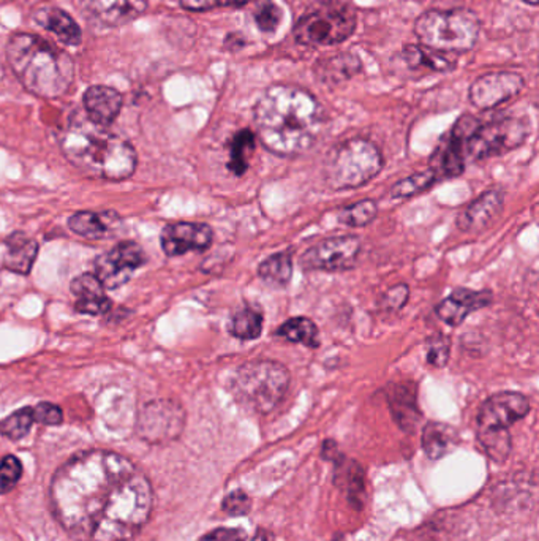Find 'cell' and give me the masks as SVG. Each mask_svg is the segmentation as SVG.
Wrapping results in <instances>:
<instances>
[{"mask_svg":"<svg viewBox=\"0 0 539 541\" xmlns=\"http://www.w3.org/2000/svg\"><path fill=\"white\" fill-rule=\"evenodd\" d=\"M530 401L515 391H502L491 396L479 408L476 437L485 455L495 463H504L511 451L509 427L527 416Z\"/></svg>","mask_w":539,"mask_h":541,"instance_id":"8992f818","label":"cell"},{"mask_svg":"<svg viewBox=\"0 0 539 541\" xmlns=\"http://www.w3.org/2000/svg\"><path fill=\"white\" fill-rule=\"evenodd\" d=\"M265 318L260 310L244 307L231 316L228 331L241 341H255L260 337L265 326Z\"/></svg>","mask_w":539,"mask_h":541,"instance_id":"1f68e13d","label":"cell"},{"mask_svg":"<svg viewBox=\"0 0 539 541\" xmlns=\"http://www.w3.org/2000/svg\"><path fill=\"white\" fill-rule=\"evenodd\" d=\"M494 295L489 290H470L455 288L440 305H436L435 314L449 326H459L472 316L473 312L484 309L492 305Z\"/></svg>","mask_w":539,"mask_h":541,"instance_id":"2e32d148","label":"cell"},{"mask_svg":"<svg viewBox=\"0 0 539 541\" xmlns=\"http://www.w3.org/2000/svg\"><path fill=\"white\" fill-rule=\"evenodd\" d=\"M79 5L94 23L117 27L140 18L147 8V0H79Z\"/></svg>","mask_w":539,"mask_h":541,"instance_id":"e0dca14e","label":"cell"},{"mask_svg":"<svg viewBox=\"0 0 539 541\" xmlns=\"http://www.w3.org/2000/svg\"><path fill=\"white\" fill-rule=\"evenodd\" d=\"M254 18L261 32L274 34L279 29L282 10L273 0H255Z\"/></svg>","mask_w":539,"mask_h":541,"instance_id":"8d00e7d4","label":"cell"},{"mask_svg":"<svg viewBox=\"0 0 539 541\" xmlns=\"http://www.w3.org/2000/svg\"><path fill=\"white\" fill-rule=\"evenodd\" d=\"M378 214V206L374 200H363L353 203L348 206L340 207L337 211V219L340 224L352 228H361L369 225L375 220Z\"/></svg>","mask_w":539,"mask_h":541,"instance_id":"e575fe53","label":"cell"},{"mask_svg":"<svg viewBox=\"0 0 539 541\" xmlns=\"http://www.w3.org/2000/svg\"><path fill=\"white\" fill-rule=\"evenodd\" d=\"M6 59L25 89L38 97H61L75 78L72 57L31 34H16L10 38Z\"/></svg>","mask_w":539,"mask_h":541,"instance_id":"277c9868","label":"cell"},{"mask_svg":"<svg viewBox=\"0 0 539 541\" xmlns=\"http://www.w3.org/2000/svg\"><path fill=\"white\" fill-rule=\"evenodd\" d=\"M479 31V19L468 10H432L421 15L414 25L421 45L438 53L472 49Z\"/></svg>","mask_w":539,"mask_h":541,"instance_id":"9c48e42d","label":"cell"},{"mask_svg":"<svg viewBox=\"0 0 539 541\" xmlns=\"http://www.w3.org/2000/svg\"><path fill=\"white\" fill-rule=\"evenodd\" d=\"M23 475V464L18 457L5 456L0 463V494H6L16 486Z\"/></svg>","mask_w":539,"mask_h":541,"instance_id":"f35d334b","label":"cell"},{"mask_svg":"<svg viewBox=\"0 0 539 541\" xmlns=\"http://www.w3.org/2000/svg\"><path fill=\"white\" fill-rule=\"evenodd\" d=\"M250 508H252V500L244 491H235L230 496H226L224 502H222V510L231 515V516L247 515Z\"/></svg>","mask_w":539,"mask_h":541,"instance_id":"b9f144b4","label":"cell"},{"mask_svg":"<svg viewBox=\"0 0 539 541\" xmlns=\"http://www.w3.org/2000/svg\"><path fill=\"white\" fill-rule=\"evenodd\" d=\"M465 151H464V138L461 130L453 127L446 140L438 146L431 158V170L435 171L436 176L442 181L444 177L459 176L465 170Z\"/></svg>","mask_w":539,"mask_h":541,"instance_id":"d6986e66","label":"cell"},{"mask_svg":"<svg viewBox=\"0 0 539 541\" xmlns=\"http://www.w3.org/2000/svg\"><path fill=\"white\" fill-rule=\"evenodd\" d=\"M36 21L67 45L75 46L81 43V31L78 25L73 21L70 15L62 12L59 8H49L36 13Z\"/></svg>","mask_w":539,"mask_h":541,"instance_id":"83f0119b","label":"cell"},{"mask_svg":"<svg viewBox=\"0 0 539 541\" xmlns=\"http://www.w3.org/2000/svg\"><path fill=\"white\" fill-rule=\"evenodd\" d=\"M34 423H35V420H34L32 408H21V410L10 415L8 418H5V420L0 423V432L5 437L12 438V440H19V438L27 436V432L31 431Z\"/></svg>","mask_w":539,"mask_h":541,"instance_id":"d590c367","label":"cell"},{"mask_svg":"<svg viewBox=\"0 0 539 541\" xmlns=\"http://www.w3.org/2000/svg\"><path fill=\"white\" fill-rule=\"evenodd\" d=\"M249 0H181V5L188 12H207L214 8H239Z\"/></svg>","mask_w":539,"mask_h":541,"instance_id":"60d3db41","label":"cell"},{"mask_svg":"<svg viewBox=\"0 0 539 541\" xmlns=\"http://www.w3.org/2000/svg\"><path fill=\"white\" fill-rule=\"evenodd\" d=\"M145 250L138 244L121 243L95 260V276L105 288H119L132 279L135 271L145 265Z\"/></svg>","mask_w":539,"mask_h":541,"instance_id":"4fadbf2b","label":"cell"},{"mask_svg":"<svg viewBox=\"0 0 539 541\" xmlns=\"http://www.w3.org/2000/svg\"><path fill=\"white\" fill-rule=\"evenodd\" d=\"M361 245V239L353 235L327 237L304 252L301 255V268L304 271L324 273L348 271L358 262Z\"/></svg>","mask_w":539,"mask_h":541,"instance_id":"8fae6325","label":"cell"},{"mask_svg":"<svg viewBox=\"0 0 539 541\" xmlns=\"http://www.w3.org/2000/svg\"><path fill=\"white\" fill-rule=\"evenodd\" d=\"M524 2H527L528 5H538L539 0H524Z\"/></svg>","mask_w":539,"mask_h":541,"instance_id":"bcb514c9","label":"cell"},{"mask_svg":"<svg viewBox=\"0 0 539 541\" xmlns=\"http://www.w3.org/2000/svg\"><path fill=\"white\" fill-rule=\"evenodd\" d=\"M388 401L397 425L404 431H412L421 420L416 395L410 385L393 384L388 389Z\"/></svg>","mask_w":539,"mask_h":541,"instance_id":"603a6c76","label":"cell"},{"mask_svg":"<svg viewBox=\"0 0 539 541\" xmlns=\"http://www.w3.org/2000/svg\"><path fill=\"white\" fill-rule=\"evenodd\" d=\"M211 226L201 222H176L165 226L160 235L162 249L168 256L185 255L188 252H203L213 244Z\"/></svg>","mask_w":539,"mask_h":541,"instance_id":"9a60e30c","label":"cell"},{"mask_svg":"<svg viewBox=\"0 0 539 541\" xmlns=\"http://www.w3.org/2000/svg\"><path fill=\"white\" fill-rule=\"evenodd\" d=\"M152 505L143 470L113 451L79 453L51 483L55 519L76 541L132 540L149 521Z\"/></svg>","mask_w":539,"mask_h":541,"instance_id":"6da1fadb","label":"cell"},{"mask_svg":"<svg viewBox=\"0 0 539 541\" xmlns=\"http://www.w3.org/2000/svg\"><path fill=\"white\" fill-rule=\"evenodd\" d=\"M356 10L346 0H318L294 25L299 45L322 48L340 45L356 31Z\"/></svg>","mask_w":539,"mask_h":541,"instance_id":"ba28073f","label":"cell"},{"mask_svg":"<svg viewBox=\"0 0 539 541\" xmlns=\"http://www.w3.org/2000/svg\"><path fill=\"white\" fill-rule=\"evenodd\" d=\"M73 296H75V309L81 314H89V316H100L104 312H108L111 307V301L105 295V286L97 279L95 274H81L75 277L70 286Z\"/></svg>","mask_w":539,"mask_h":541,"instance_id":"ffe728a7","label":"cell"},{"mask_svg":"<svg viewBox=\"0 0 539 541\" xmlns=\"http://www.w3.org/2000/svg\"><path fill=\"white\" fill-rule=\"evenodd\" d=\"M504 205V190L491 189L470 203L457 217V228L462 233L484 232L494 220L497 219Z\"/></svg>","mask_w":539,"mask_h":541,"instance_id":"ac0fdd59","label":"cell"},{"mask_svg":"<svg viewBox=\"0 0 539 541\" xmlns=\"http://www.w3.org/2000/svg\"><path fill=\"white\" fill-rule=\"evenodd\" d=\"M275 336L286 339L288 342H293V344H301V346L307 348H318L322 346L320 329L316 326V323L307 318V316L288 318L285 323H282L277 328Z\"/></svg>","mask_w":539,"mask_h":541,"instance_id":"4316f807","label":"cell"},{"mask_svg":"<svg viewBox=\"0 0 539 541\" xmlns=\"http://www.w3.org/2000/svg\"><path fill=\"white\" fill-rule=\"evenodd\" d=\"M286 366L274 359H252L237 367L231 391L239 404L256 414L266 415L284 401L290 388Z\"/></svg>","mask_w":539,"mask_h":541,"instance_id":"5b68a950","label":"cell"},{"mask_svg":"<svg viewBox=\"0 0 539 541\" xmlns=\"http://www.w3.org/2000/svg\"><path fill=\"white\" fill-rule=\"evenodd\" d=\"M464 138L465 157L472 160L500 157L522 146L530 135V124L519 117H504L483 124L476 117L462 116L455 122Z\"/></svg>","mask_w":539,"mask_h":541,"instance_id":"52a82bcc","label":"cell"},{"mask_svg":"<svg viewBox=\"0 0 539 541\" xmlns=\"http://www.w3.org/2000/svg\"><path fill=\"white\" fill-rule=\"evenodd\" d=\"M382 168V151L372 141L354 138L334 149L324 166V179L334 190L359 189Z\"/></svg>","mask_w":539,"mask_h":541,"instance_id":"30bf717a","label":"cell"},{"mask_svg":"<svg viewBox=\"0 0 539 541\" xmlns=\"http://www.w3.org/2000/svg\"><path fill=\"white\" fill-rule=\"evenodd\" d=\"M85 108L87 119L100 127H108L122 108V95L106 85H94L85 94Z\"/></svg>","mask_w":539,"mask_h":541,"instance_id":"44dd1931","label":"cell"},{"mask_svg":"<svg viewBox=\"0 0 539 541\" xmlns=\"http://www.w3.org/2000/svg\"><path fill=\"white\" fill-rule=\"evenodd\" d=\"M436 183H440V179L436 176L435 171L427 168L395 183L389 194L393 198H412L431 189Z\"/></svg>","mask_w":539,"mask_h":541,"instance_id":"836d02e7","label":"cell"},{"mask_svg":"<svg viewBox=\"0 0 539 541\" xmlns=\"http://www.w3.org/2000/svg\"><path fill=\"white\" fill-rule=\"evenodd\" d=\"M61 145L65 157L91 176L117 183L136 170L138 158L132 145L85 117H73Z\"/></svg>","mask_w":539,"mask_h":541,"instance_id":"3957f363","label":"cell"},{"mask_svg":"<svg viewBox=\"0 0 539 541\" xmlns=\"http://www.w3.org/2000/svg\"><path fill=\"white\" fill-rule=\"evenodd\" d=\"M185 426L181 404L168 399L145 404L138 416V434L149 444H168L176 440Z\"/></svg>","mask_w":539,"mask_h":541,"instance_id":"7c38bea8","label":"cell"},{"mask_svg":"<svg viewBox=\"0 0 539 541\" xmlns=\"http://www.w3.org/2000/svg\"><path fill=\"white\" fill-rule=\"evenodd\" d=\"M200 541H247V536L241 529H215Z\"/></svg>","mask_w":539,"mask_h":541,"instance_id":"ee69618b","label":"cell"},{"mask_svg":"<svg viewBox=\"0 0 539 541\" xmlns=\"http://www.w3.org/2000/svg\"><path fill=\"white\" fill-rule=\"evenodd\" d=\"M5 260H4V268L16 274L31 273L32 266L35 263L38 255V244L25 236L23 233H15L6 239Z\"/></svg>","mask_w":539,"mask_h":541,"instance_id":"d4e9b609","label":"cell"},{"mask_svg":"<svg viewBox=\"0 0 539 541\" xmlns=\"http://www.w3.org/2000/svg\"><path fill=\"white\" fill-rule=\"evenodd\" d=\"M524 78L513 72H495L479 76L470 87V102L479 110H492L517 97L524 89Z\"/></svg>","mask_w":539,"mask_h":541,"instance_id":"5bb4252c","label":"cell"},{"mask_svg":"<svg viewBox=\"0 0 539 541\" xmlns=\"http://www.w3.org/2000/svg\"><path fill=\"white\" fill-rule=\"evenodd\" d=\"M258 277L267 286L285 288L293 277V258L288 252L267 256L258 265Z\"/></svg>","mask_w":539,"mask_h":541,"instance_id":"f1b7e54d","label":"cell"},{"mask_svg":"<svg viewBox=\"0 0 539 541\" xmlns=\"http://www.w3.org/2000/svg\"><path fill=\"white\" fill-rule=\"evenodd\" d=\"M451 356V339L448 336L434 335L425 339V361L432 367L442 369Z\"/></svg>","mask_w":539,"mask_h":541,"instance_id":"74e56055","label":"cell"},{"mask_svg":"<svg viewBox=\"0 0 539 541\" xmlns=\"http://www.w3.org/2000/svg\"><path fill=\"white\" fill-rule=\"evenodd\" d=\"M339 467H342L337 475L339 486L345 489L348 500L361 508L364 506V494H365L363 468L353 461H346L344 457H340Z\"/></svg>","mask_w":539,"mask_h":541,"instance_id":"d6a6232c","label":"cell"},{"mask_svg":"<svg viewBox=\"0 0 539 541\" xmlns=\"http://www.w3.org/2000/svg\"><path fill=\"white\" fill-rule=\"evenodd\" d=\"M261 145L280 157H297L320 140L326 116L312 94L296 85H271L255 105Z\"/></svg>","mask_w":539,"mask_h":541,"instance_id":"7a4b0ae2","label":"cell"},{"mask_svg":"<svg viewBox=\"0 0 539 541\" xmlns=\"http://www.w3.org/2000/svg\"><path fill=\"white\" fill-rule=\"evenodd\" d=\"M402 61L410 70H419L425 74H444L455 67V59L449 57L444 53H438L434 49L425 48V46H406L402 51Z\"/></svg>","mask_w":539,"mask_h":541,"instance_id":"cb8c5ba5","label":"cell"},{"mask_svg":"<svg viewBox=\"0 0 539 541\" xmlns=\"http://www.w3.org/2000/svg\"><path fill=\"white\" fill-rule=\"evenodd\" d=\"M273 536H271V534H269V532H266V530H258V532H256V536H254V538H252V540L250 541H273Z\"/></svg>","mask_w":539,"mask_h":541,"instance_id":"f6af8a7d","label":"cell"},{"mask_svg":"<svg viewBox=\"0 0 539 541\" xmlns=\"http://www.w3.org/2000/svg\"><path fill=\"white\" fill-rule=\"evenodd\" d=\"M119 224H121V217L115 211H100V213L81 211L68 220V226L75 235L91 241L108 237Z\"/></svg>","mask_w":539,"mask_h":541,"instance_id":"7402d4cb","label":"cell"},{"mask_svg":"<svg viewBox=\"0 0 539 541\" xmlns=\"http://www.w3.org/2000/svg\"><path fill=\"white\" fill-rule=\"evenodd\" d=\"M408 299H410L408 286L397 284V286H391L388 292L383 295L378 306H380V309L386 310V312H399L405 307Z\"/></svg>","mask_w":539,"mask_h":541,"instance_id":"ab89813d","label":"cell"},{"mask_svg":"<svg viewBox=\"0 0 539 541\" xmlns=\"http://www.w3.org/2000/svg\"><path fill=\"white\" fill-rule=\"evenodd\" d=\"M459 444V434L453 426L429 421L423 429V448L431 459H442Z\"/></svg>","mask_w":539,"mask_h":541,"instance_id":"484cf974","label":"cell"},{"mask_svg":"<svg viewBox=\"0 0 539 541\" xmlns=\"http://www.w3.org/2000/svg\"><path fill=\"white\" fill-rule=\"evenodd\" d=\"M32 412H34V420L42 423V425L57 426L64 421L61 407H57L51 402L38 404L35 408H32Z\"/></svg>","mask_w":539,"mask_h":541,"instance_id":"7bdbcfd3","label":"cell"},{"mask_svg":"<svg viewBox=\"0 0 539 541\" xmlns=\"http://www.w3.org/2000/svg\"><path fill=\"white\" fill-rule=\"evenodd\" d=\"M255 147H256V135L249 128H244L235 135V138L231 141L230 162H228V170L235 176H243L247 173Z\"/></svg>","mask_w":539,"mask_h":541,"instance_id":"4dcf8cb0","label":"cell"},{"mask_svg":"<svg viewBox=\"0 0 539 541\" xmlns=\"http://www.w3.org/2000/svg\"><path fill=\"white\" fill-rule=\"evenodd\" d=\"M322 68H316V76L322 83L339 85L342 81L352 78L361 70L358 57L353 55H340L326 61H322Z\"/></svg>","mask_w":539,"mask_h":541,"instance_id":"f546056e","label":"cell"}]
</instances>
